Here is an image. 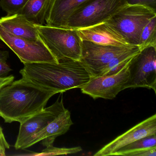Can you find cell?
Wrapping results in <instances>:
<instances>
[{"label":"cell","instance_id":"1","mask_svg":"<svg viewBox=\"0 0 156 156\" xmlns=\"http://www.w3.org/2000/svg\"><path fill=\"white\" fill-rule=\"evenodd\" d=\"M57 93L22 77L0 89V117L5 123L24 121L45 108Z\"/></svg>","mask_w":156,"mask_h":156},{"label":"cell","instance_id":"2","mask_svg":"<svg viewBox=\"0 0 156 156\" xmlns=\"http://www.w3.org/2000/svg\"><path fill=\"white\" fill-rule=\"evenodd\" d=\"M20 73L23 78L57 94L80 88L90 79L80 61L73 60L24 64Z\"/></svg>","mask_w":156,"mask_h":156},{"label":"cell","instance_id":"3","mask_svg":"<svg viewBox=\"0 0 156 156\" xmlns=\"http://www.w3.org/2000/svg\"><path fill=\"white\" fill-rule=\"evenodd\" d=\"M40 38L58 62L80 61L82 40L76 29L36 25Z\"/></svg>","mask_w":156,"mask_h":156},{"label":"cell","instance_id":"4","mask_svg":"<svg viewBox=\"0 0 156 156\" xmlns=\"http://www.w3.org/2000/svg\"><path fill=\"white\" fill-rule=\"evenodd\" d=\"M156 12L141 5L126 4L107 22L131 45L138 46L141 31Z\"/></svg>","mask_w":156,"mask_h":156},{"label":"cell","instance_id":"5","mask_svg":"<svg viewBox=\"0 0 156 156\" xmlns=\"http://www.w3.org/2000/svg\"><path fill=\"white\" fill-rule=\"evenodd\" d=\"M126 4V0H90L71 16L66 28L79 29L107 22Z\"/></svg>","mask_w":156,"mask_h":156},{"label":"cell","instance_id":"6","mask_svg":"<svg viewBox=\"0 0 156 156\" xmlns=\"http://www.w3.org/2000/svg\"><path fill=\"white\" fill-rule=\"evenodd\" d=\"M129 77L124 86L126 88L144 87L156 93V46L140 50L128 64Z\"/></svg>","mask_w":156,"mask_h":156},{"label":"cell","instance_id":"7","mask_svg":"<svg viewBox=\"0 0 156 156\" xmlns=\"http://www.w3.org/2000/svg\"><path fill=\"white\" fill-rule=\"evenodd\" d=\"M0 40L16 55L23 64L59 62L42 41H30L12 35L0 26Z\"/></svg>","mask_w":156,"mask_h":156},{"label":"cell","instance_id":"8","mask_svg":"<svg viewBox=\"0 0 156 156\" xmlns=\"http://www.w3.org/2000/svg\"><path fill=\"white\" fill-rule=\"evenodd\" d=\"M134 46L118 47L82 41L80 61L88 72L90 77L100 76L112 59Z\"/></svg>","mask_w":156,"mask_h":156},{"label":"cell","instance_id":"9","mask_svg":"<svg viewBox=\"0 0 156 156\" xmlns=\"http://www.w3.org/2000/svg\"><path fill=\"white\" fill-rule=\"evenodd\" d=\"M129 62L115 74L90 77L89 81L80 88L82 93L94 99L115 98L124 90V85L128 80Z\"/></svg>","mask_w":156,"mask_h":156},{"label":"cell","instance_id":"10","mask_svg":"<svg viewBox=\"0 0 156 156\" xmlns=\"http://www.w3.org/2000/svg\"><path fill=\"white\" fill-rule=\"evenodd\" d=\"M63 99L56 102L49 107L33 115L20 123L19 134L14 147L16 149H23L28 140L36 133L45 128L60 114L66 110Z\"/></svg>","mask_w":156,"mask_h":156},{"label":"cell","instance_id":"11","mask_svg":"<svg viewBox=\"0 0 156 156\" xmlns=\"http://www.w3.org/2000/svg\"><path fill=\"white\" fill-rule=\"evenodd\" d=\"M156 135V115L154 114L134 126L120 136L105 145L94 154V156L113 155L121 148L139 139Z\"/></svg>","mask_w":156,"mask_h":156},{"label":"cell","instance_id":"12","mask_svg":"<svg viewBox=\"0 0 156 156\" xmlns=\"http://www.w3.org/2000/svg\"><path fill=\"white\" fill-rule=\"evenodd\" d=\"M76 30L82 41L118 47L133 46L129 44L121 34L107 22Z\"/></svg>","mask_w":156,"mask_h":156},{"label":"cell","instance_id":"13","mask_svg":"<svg viewBox=\"0 0 156 156\" xmlns=\"http://www.w3.org/2000/svg\"><path fill=\"white\" fill-rule=\"evenodd\" d=\"M73 124L70 111L66 109L60 114L41 131L33 136L26 142L23 149L42 141L45 147L53 145L57 137L66 133Z\"/></svg>","mask_w":156,"mask_h":156},{"label":"cell","instance_id":"14","mask_svg":"<svg viewBox=\"0 0 156 156\" xmlns=\"http://www.w3.org/2000/svg\"><path fill=\"white\" fill-rule=\"evenodd\" d=\"M90 0H53L45 25L66 28L71 16Z\"/></svg>","mask_w":156,"mask_h":156},{"label":"cell","instance_id":"15","mask_svg":"<svg viewBox=\"0 0 156 156\" xmlns=\"http://www.w3.org/2000/svg\"><path fill=\"white\" fill-rule=\"evenodd\" d=\"M0 26L12 35L30 41L41 40L35 24L22 14L7 15L0 19Z\"/></svg>","mask_w":156,"mask_h":156},{"label":"cell","instance_id":"16","mask_svg":"<svg viewBox=\"0 0 156 156\" xmlns=\"http://www.w3.org/2000/svg\"><path fill=\"white\" fill-rule=\"evenodd\" d=\"M53 0H29L20 14L34 24L45 25Z\"/></svg>","mask_w":156,"mask_h":156},{"label":"cell","instance_id":"17","mask_svg":"<svg viewBox=\"0 0 156 156\" xmlns=\"http://www.w3.org/2000/svg\"><path fill=\"white\" fill-rule=\"evenodd\" d=\"M140 51V48L138 46H134L115 57L106 66L101 76L112 75L118 73Z\"/></svg>","mask_w":156,"mask_h":156},{"label":"cell","instance_id":"18","mask_svg":"<svg viewBox=\"0 0 156 156\" xmlns=\"http://www.w3.org/2000/svg\"><path fill=\"white\" fill-rule=\"evenodd\" d=\"M156 147V135H150L139 139L120 148L113 155L127 156L133 152Z\"/></svg>","mask_w":156,"mask_h":156},{"label":"cell","instance_id":"19","mask_svg":"<svg viewBox=\"0 0 156 156\" xmlns=\"http://www.w3.org/2000/svg\"><path fill=\"white\" fill-rule=\"evenodd\" d=\"M148 46H156V16L144 26L140 34L138 44L140 50Z\"/></svg>","mask_w":156,"mask_h":156},{"label":"cell","instance_id":"20","mask_svg":"<svg viewBox=\"0 0 156 156\" xmlns=\"http://www.w3.org/2000/svg\"><path fill=\"white\" fill-rule=\"evenodd\" d=\"M83 149L81 147H73L71 148H59L54 147L53 145L46 147V148L39 153L33 154V156H55L59 155H68L75 154L82 151Z\"/></svg>","mask_w":156,"mask_h":156},{"label":"cell","instance_id":"21","mask_svg":"<svg viewBox=\"0 0 156 156\" xmlns=\"http://www.w3.org/2000/svg\"><path fill=\"white\" fill-rule=\"evenodd\" d=\"M29 0H0V7L7 15L20 14Z\"/></svg>","mask_w":156,"mask_h":156},{"label":"cell","instance_id":"22","mask_svg":"<svg viewBox=\"0 0 156 156\" xmlns=\"http://www.w3.org/2000/svg\"><path fill=\"white\" fill-rule=\"evenodd\" d=\"M9 57L8 51L0 50V78L8 76V74L12 71L7 63Z\"/></svg>","mask_w":156,"mask_h":156},{"label":"cell","instance_id":"23","mask_svg":"<svg viewBox=\"0 0 156 156\" xmlns=\"http://www.w3.org/2000/svg\"><path fill=\"white\" fill-rule=\"evenodd\" d=\"M128 5H141L156 12V0H126Z\"/></svg>","mask_w":156,"mask_h":156},{"label":"cell","instance_id":"24","mask_svg":"<svg viewBox=\"0 0 156 156\" xmlns=\"http://www.w3.org/2000/svg\"><path fill=\"white\" fill-rule=\"evenodd\" d=\"M10 148V145L5 139L2 129H0V156L6 155V150Z\"/></svg>","mask_w":156,"mask_h":156},{"label":"cell","instance_id":"25","mask_svg":"<svg viewBox=\"0 0 156 156\" xmlns=\"http://www.w3.org/2000/svg\"><path fill=\"white\" fill-rule=\"evenodd\" d=\"M156 147L128 154L127 156H156Z\"/></svg>","mask_w":156,"mask_h":156},{"label":"cell","instance_id":"26","mask_svg":"<svg viewBox=\"0 0 156 156\" xmlns=\"http://www.w3.org/2000/svg\"><path fill=\"white\" fill-rule=\"evenodd\" d=\"M14 76L12 75L8 76L6 77L0 78V89L10 83L12 81H14Z\"/></svg>","mask_w":156,"mask_h":156},{"label":"cell","instance_id":"27","mask_svg":"<svg viewBox=\"0 0 156 156\" xmlns=\"http://www.w3.org/2000/svg\"><path fill=\"white\" fill-rule=\"evenodd\" d=\"M2 129V128L1 127V126H0V129Z\"/></svg>","mask_w":156,"mask_h":156}]
</instances>
